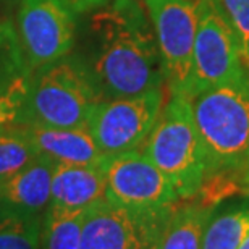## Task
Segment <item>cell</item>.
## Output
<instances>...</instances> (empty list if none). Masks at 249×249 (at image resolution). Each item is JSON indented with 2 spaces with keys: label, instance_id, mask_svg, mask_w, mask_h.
<instances>
[{
  "label": "cell",
  "instance_id": "obj_1",
  "mask_svg": "<svg viewBox=\"0 0 249 249\" xmlns=\"http://www.w3.org/2000/svg\"><path fill=\"white\" fill-rule=\"evenodd\" d=\"M88 57L104 101L162 88L156 34L139 0H112L88 21Z\"/></svg>",
  "mask_w": 249,
  "mask_h": 249
},
{
  "label": "cell",
  "instance_id": "obj_2",
  "mask_svg": "<svg viewBox=\"0 0 249 249\" xmlns=\"http://www.w3.org/2000/svg\"><path fill=\"white\" fill-rule=\"evenodd\" d=\"M191 106L206 156V178L249 170V73L196 94Z\"/></svg>",
  "mask_w": 249,
  "mask_h": 249
},
{
  "label": "cell",
  "instance_id": "obj_3",
  "mask_svg": "<svg viewBox=\"0 0 249 249\" xmlns=\"http://www.w3.org/2000/svg\"><path fill=\"white\" fill-rule=\"evenodd\" d=\"M102 92L81 55H68L33 71L18 123L23 126L86 128Z\"/></svg>",
  "mask_w": 249,
  "mask_h": 249
},
{
  "label": "cell",
  "instance_id": "obj_4",
  "mask_svg": "<svg viewBox=\"0 0 249 249\" xmlns=\"http://www.w3.org/2000/svg\"><path fill=\"white\" fill-rule=\"evenodd\" d=\"M142 152L170 180L180 199L197 196L206 180V156L191 99L172 94L144 141Z\"/></svg>",
  "mask_w": 249,
  "mask_h": 249
},
{
  "label": "cell",
  "instance_id": "obj_5",
  "mask_svg": "<svg viewBox=\"0 0 249 249\" xmlns=\"http://www.w3.org/2000/svg\"><path fill=\"white\" fill-rule=\"evenodd\" d=\"M144 3L156 34L163 83L170 94L193 99L197 0H144Z\"/></svg>",
  "mask_w": 249,
  "mask_h": 249
},
{
  "label": "cell",
  "instance_id": "obj_6",
  "mask_svg": "<svg viewBox=\"0 0 249 249\" xmlns=\"http://www.w3.org/2000/svg\"><path fill=\"white\" fill-rule=\"evenodd\" d=\"M246 73L240 44L220 2L197 0L193 58L194 96L245 76Z\"/></svg>",
  "mask_w": 249,
  "mask_h": 249
},
{
  "label": "cell",
  "instance_id": "obj_7",
  "mask_svg": "<svg viewBox=\"0 0 249 249\" xmlns=\"http://www.w3.org/2000/svg\"><path fill=\"white\" fill-rule=\"evenodd\" d=\"M163 107L162 88L97 104L86 129L107 159L136 151L151 134Z\"/></svg>",
  "mask_w": 249,
  "mask_h": 249
},
{
  "label": "cell",
  "instance_id": "obj_8",
  "mask_svg": "<svg viewBox=\"0 0 249 249\" xmlns=\"http://www.w3.org/2000/svg\"><path fill=\"white\" fill-rule=\"evenodd\" d=\"M106 180L107 201L134 217L168 211L180 199L170 180L138 149L108 159Z\"/></svg>",
  "mask_w": 249,
  "mask_h": 249
},
{
  "label": "cell",
  "instance_id": "obj_9",
  "mask_svg": "<svg viewBox=\"0 0 249 249\" xmlns=\"http://www.w3.org/2000/svg\"><path fill=\"white\" fill-rule=\"evenodd\" d=\"M18 39L33 70L67 57L76 37V12L67 0H23Z\"/></svg>",
  "mask_w": 249,
  "mask_h": 249
},
{
  "label": "cell",
  "instance_id": "obj_10",
  "mask_svg": "<svg viewBox=\"0 0 249 249\" xmlns=\"http://www.w3.org/2000/svg\"><path fill=\"white\" fill-rule=\"evenodd\" d=\"M157 240L136 217L106 199L89 207L78 249H141Z\"/></svg>",
  "mask_w": 249,
  "mask_h": 249
},
{
  "label": "cell",
  "instance_id": "obj_11",
  "mask_svg": "<svg viewBox=\"0 0 249 249\" xmlns=\"http://www.w3.org/2000/svg\"><path fill=\"white\" fill-rule=\"evenodd\" d=\"M33 71L17 26L8 19H0V126L18 123Z\"/></svg>",
  "mask_w": 249,
  "mask_h": 249
},
{
  "label": "cell",
  "instance_id": "obj_12",
  "mask_svg": "<svg viewBox=\"0 0 249 249\" xmlns=\"http://www.w3.org/2000/svg\"><path fill=\"white\" fill-rule=\"evenodd\" d=\"M23 128L37 156L51 159L55 163L106 168L108 162V159L99 151L96 141L86 128Z\"/></svg>",
  "mask_w": 249,
  "mask_h": 249
},
{
  "label": "cell",
  "instance_id": "obj_13",
  "mask_svg": "<svg viewBox=\"0 0 249 249\" xmlns=\"http://www.w3.org/2000/svg\"><path fill=\"white\" fill-rule=\"evenodd\" d=\"M107 180L104 167L57 163L49 207L63 211H86L106 201Z\"/></svg>",
  "mask_w": 249,
  "mask_h": 249
},
{
  "label": "cell",
  "instance_id": "obj_14",
  "mask_svg": "<svg viewBox=\"0 0 249 249\" xmlns=\"http://www.w3.org/2000/svg\"><path fill=\"white\" fill-rule=\"evenodd\" d=\"M57 163L39 156L17 175L0 183V204L31 213H46Z\"/></svg>",
  "mask_w": 249,
  "mask_h": 249
},
{
  "label": "cell",
  "instance_id": "obj_15",
  "mask_svg": "<svg viewBox=\"0 0 249 249\" xmlns=\"http://www.w3.org/2000/svg\"><path fill=\"white\" fill-rule=\"evenodd\" d=\"M213 209L201 202L173 207L160 238V249H202V238Z\"/></svg>",
  "mask_w": 249,
  "mask_h": 249
},
{
  "label": "cell",
  "instance_id": "obj_16",
  "mask_svg": "<svg viewBox=\"0 0 249 249\" xmlns=\"http://www.w3.org/2000/svg\"><path fill=\"white\" fill-rule=\"evenodd\" d=\"M44 213H31L0 204V249L41 248Z\"/></svg>",
  "mask_w": 249,
  "mask_h": 249
},
{
  "label": "cell",
  "instance_id": "obj_17",
  "mask_svg": "<svg viewBox=\"0 0 249 249\" xmlns=\"http://www.w3.org/2000/svg\"><path fill=\"white\" fill-rule=\"evenodd\" d=\"M88 211L49 207L44 213L39 249H78Z\"/></svg>",
  "mask_w": 249,
  "mask_h": 249
},
{
  "label": "cell",
  "instance_id": "obj_18",
  "mask_svg": "<svg viewBox=\"0 0 249 249\" xmlns=\"http://www.w3.org/2000/svg\"><path fill=\"white\" fill-rule=\"evenodd\" d=\"M37 157L21 124L0 126V183L17 175Z\"/></svg>",
  "mask_w": 249,
  "mask_h": 249
},
{
  "label": "cell",
  "instance_id": "obj_19",
  "mask_svg": "<svg viewBox=\"0 0 249 249\" xmlns=\"http://www.w3.org/2000/svg\"><path fill=\"white\" fill-rule=\"evenodd\" d=\"M249 233V209L223 212L207 222L202 249H238Z\"/></svg>",
  "mask_w": 249,
  "mask_h": 249
},
{
  "label": "cell",
  "instance_id": "obj_20",
  "mask_svg": "<svg viewBox=\"0 0 249 249\" xmlns=\"http://www.w3.org/2000/svg\"><path fill=\"white\" fill-rule=\"evenodd\" d=\"M230 21L241 49L243 63L249 73V0H218Z\"/></svg>",
  "mask_w": 249,
  "mask_h": 249
},
{
  "label": "cell",
  "instance_id": "obj_21",
  "mask_svg": "<svg viewBox=\"0 0 249 249\" xmlns=\"http://www.w3.org/2000/svg\"><path fill=\"white\" fill-rule=\"evenodd\" d=\"M67 2L74 8V12H86V10L97 8L106 5L108 0H67Z\"/></svg>",
  "mask_w": 249,
  "mask_h": 249
},
{
  "label": "cell",
  "instance_id": "obj_22",
  "mask_svg": "<svg viewBox=\"0 0 249 249\" xmlns=\"http://www.w3.org/2000/svg\"><path fill=\"white\" fill-rule=\"evenodd\" d=\"M240 186H241V193H245V194H248V196H249V170H246L241 175Z\"/></svg>",
  "mask_w": 249,
  "mask_h": 249
},
{
  "label": "cell",
  "instance_id": "obj_23",
  "mask_svg": "<svg viewBox=\"0 0 249 249\" xmlns=\"http://www.w3.org/2000/svg\"><path fill=\"white\" fill-rule=\"evenodd\" d=\"M141 249H160V240H157V241H152V243H149V245L142 246Z\"/></svg>",
  "mask_w": 249,
  "mask_h": 249
},
{
  "label": "cell",
  "instance_id": "obj_24",
  "mask_svg": "<svg viewBox=\"0 0 249 249\" xmlns=\"http://www.w3.org/2000/svg\"><path fill=\"white\" fill-rule=\"evenodd\" d=\"M238 249H249V233H248V236L245 238V241L241 243V246L238 248Z\"/></svg>",
  "mask_w": 249,
  "mask_h": 249
}]
</instances>
